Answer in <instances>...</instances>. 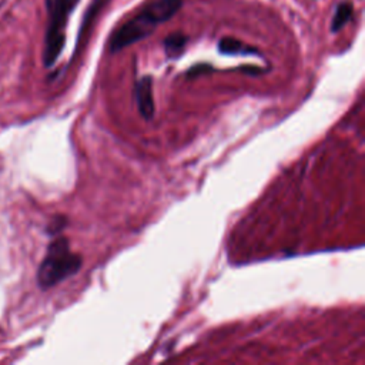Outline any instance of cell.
Masks as SVG:
<instances>
[{
  "instance_id": "1",
  "label": "cell",
  "mask_w": 365,
  "mask_h": 365,
  "mask_svg": "<svg viewBox=\"0 0 365 365\" xmlns=\"http://www.w3.org/2000/svg\"><path fill=\"white\" fill-rule=\"evenodd\" d=\"M183 8V0H149L136 16L113 32L109 40L110 53H118L149 38L155 27L171 21Z\"/></svg>"
},
{
  "instance_id": "2",
  "label": "cell",
  "mask_w": 365,
  "mask_h": 365,
  "mask_svg": "<svg viewBox=\"0 0 365 365\" xmlns=\"http://www.w3.org/2000/svg\"><path fill=\"white\" fill-rule=\"evenodd\" d=\"M83 266V258L72 253L66 237H56L50 241L47 254L38 270V284L42 290H49L73 277Z\"/></svg>"
},
{
  "instance_id": "3",
  "label": "cell",
  "mask_w": 365,
  "mask_h": 365,
  "mask_svg": "<svg viewBox=\"0 0 365 365\" xmlns=\"http://www.w3.org/2000/svg\"><path fill=\"white\" fill-rule=\"evenodd\" d=\"M80 0H46L47 26L45 34L43 63L50 68L56 64L66 45V26L68 16Z\"/></svg>"
},
{
  "instance_id": "4",
  "label": "cell",
  "mask_w": 365,
  "mask_h": 365,
  "mask_svg": "<svg viewBox=\"0 0 365 365\" xmlns=\"http://www.w3.org/2000/svg\"><path fill=\"white\" fill-rule=\"evenodd\" d=\"M134 99L137 110L144 120H151L155 112L154 93H153V77L143 76L134 84Z\"/></svg>"
},
{
  "instance_id": "5",
  "label": "cell",
  "mask_w": 365,
  "mask_h": 365,
  "mask_svg": "<svg viewBox=\"0 0 365 365\" xmlns=\"http://www.w3.org/2000/svg\"><path fill=\"white\" fill-rule=\"evenodd\" d=\"M218 51L225 56H250L258 55V50L234 38H223L218 45Z\"/></svg>"
},
{
  "instance_id": "6",
  "label": "cell",
  "mask_w": 365,
  "mask_h": 365,
  "mask_svg": "<svg viewBox=\"0 0 365 365\" xmlns=\"http://www.w3.org/2000/svg\"><path fill=\"white\" fill-rule=\"evenodd\" d=\"M187 42H188V38L186 36V34H183L180 32L171 33L170 36H167L164 39V43H163L167 58H170V59L180 58L184 53Z\"/></svg>"
},
{
  "instance_id": "7",
  "label": "cell",
  "mask_w": 365,
  "mask_h": 365,
  "mask_svg": "<svg viewBox=\"0 0 365 365\" xmlns=\"http://www.w3.org/2000/svg\"><path fill=\"white\" fill-rule=\"evenodd\" d=\"M354 13V5L351 2H341L337 5L333 22H331V32L338 33L341 29H344L347 25L350 23L351 17Z\"/></svg>"
},
{
  "instance_id": "8",
  "label": "cell",
  "mask_w": 365,
  "mask_h": 365,
  "mask_svg": "<svg viewBox=\"0 0 365 365\" xmlns=\"http://www.w3.org/2000/svg\"><path fill=\"white\" fill-rule=\"evenodd\" d=\"M109 2H110V0H93L90 8L88 9V12H86V14H84V19H83V23H81V27H80V32H79L77 45L83 40L84 33L90 29L92 23L95 22V19L97 17L99 12L101 10V8L106 6Z\"/></svg>"
},
{
  "instance_id": "9",
  "label": "cell",
  "mask_w": 365,
  "mask_h": 365,
  "mask_svg": "<svg viewBox=\"0 0 365 365\" xmlns=\"http://www.w3.org/2000/svg\"><path fill=\"white\" fill-rule=\"evenodd\" d=\"M213 71H214L213 66L200 63V64H196V66H193V67L190 68V71L187 72V77H190V79H191V77H197V76H200V75H205V73L213 72Z\"/></svg>"
},
{
  "instance_id": "10",
  "label": "cell",
  "mask_w": 365,
  "mask_h": 365,
  "mask_svg": "<svg viewBox=\"0 0 365 365\" xmlns=\"http://www.w3.org/2000/svg\"><path fill=\"white\" fill-rule=\"evenodd\" d=\"M66 223H67V220L64 218V217H56L53 221H51L50 223V225H49V234H51V236H58L63 229H64V225H66Z\"/></svg>"
}]
</instances>
